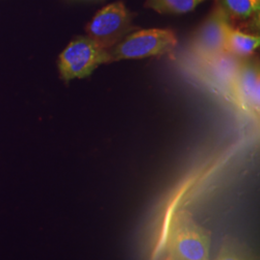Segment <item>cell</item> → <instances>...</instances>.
Masks as SVG:
<instances>
[{
  "label": "cell",
  "mask_w": 260,
  "mask_h": 260,
  "mask_svg": "<svg viewBox=\"0 0 260 260\" xmlns=\"http://www.w3.org/2000/svg\"><path fill=\"white\" fill-rule=\"evenodd\" d=\"M210 247V233L189 211L174 215L168 232V255L177 260H209Z\"/></svg>",
  "instance_id": "1"
},
{
  "label": "cell",
  "mask_w": 260,
  "mask_h": 260,
  "mask_svg": "<svg viewBox=\"0 0 260 260\" xmlns=\"http://www.w3.org/2000/svg\"><path fill=\"white\" fill-rule=\"evenodd\" d=\"M177 46V38L170 29H146L132 32L108 49L111 62L163 55Z\"/></svg>",
  "instance_id": "2"
},
{
  "label": "cell",
  "mask_w": 260,
  "mask_h": 260,
  "mask_svg": "<svg viewBox=\"0 0 260 260\" xmlns=\"http://www.w3.org/2000/svg\"><path fill=\"white\" fill-rule=\"evenodd\" d=\"M108 49L90 37H78L70 43L59 56L58 68L61 78L69 82L85 78L103 64L110 63Z\"/></svg>",
  "instance_id": "3"
},
{
  "label": "cell",
  "mask_w": 260,
  "mask_h": 260,
  "mask_svg": "<svg viewBox=\"0 0 260 260\" xmlns=\"http://www.w3.org/2000/svg\"><path fill=\"white\" fill-rule=\"evenodd\" d=\"M132 16L121 1L111 3L100 10L88 23V37L100 46L109 49L120 43L129 33Z\"/></svg>",
  "instance_id": "4"
},
{
  "label": "cell",
  "mask_w": 260,
  "mask_h": 260,
  "mask_svg": "<svg viewBox=\"0 0 260 260\" xmlns=\"http://www.w3.org/2000/svg\"><path fill=\"white\" fill-rule=\"evenodd\" d=\"M231 24V18L220 6L205 20L196 33L194 50L206 62L224 52L225 38Z\"/></svg>",
  "instance_id": "5"
},
{
  "label": "cell",
  "mask_w": 260,
  "mask_h": 260,
  "mask_svg": "<svg viewBox=\"0 0 260 260\" xmlns=\"http://www.w3.org/2000/svg\"><path fill=\"white\" fill-rule=\"evenodd\" d=\"M259 74V66L256 62L243 60L238 65L231 85L233 94L242 108L257 119L260 111Z\"/></svg>",
  "instance_id": "6"
},
{
  "label": "cell",
  "mask_w": 260,
  "mask_h": 260,
  "mask_svg": "<svg viewBox=\"0 0 260 260\" xmlns=\"http://www.w3.org/2000/svg\"><path fill=\"white\" fill-rule=\"evenodd\" d=\"M259 36L251 35L231 26L224 43V52L238 59H247L259 47Z\"/></svg>",
  "instance_id": "7"
},
{
  "label": "cell",
  "mask_w": 260,
  "mask_h": 260,
  "mask_svg": "<svg viewBox=\"0 0 260 260\" xmlns=\"http://www.w3.org/2000/svg\"><path fill=\"white\" fill-rule=\"evenodd\" d=\"M221 7L230 18L250 19L259 14L260 0H221Z\"/></svg>",
  "instance_id": "8"
},
{
  "label": "cell",
  "mask_w": 260,
  "mask_h": 260,
  "mask_svg": "<svg viewBox=\"0 0 260 260\" xmlns=\"http://www.w3.org/2000/svg\"><path fill=\"white\" fill-rule=\"evenodd\" d=\"M205 0H148L149 8L160 14H186L195 10Z\"/></svg>",
  "instance_id": "9"
},
{
  "label": "cell",
  "mask_w": 260,
  "mask_h": 260,
  "mask_svg": "<svg viewBox=\"0 0 260 260\" xmlns=\"http://www.w3.org/2000/svg\"><path fill=\"white\" fill-rule=\"evenodd\" d=\"M214 260H250L241 248L233 243H224Z\"/></svg>",
  "instance_id": "10"
},
{
  "label": "cell",
  "mask_w": 260,
  "mask_h": 260,
  "mask_svg": "<svg viewBox=\"0 0 260 260\" xmlns=\"http://www.w3.org/2000/svg\"><path fill=\"white\" fill-rule=\"evenodd\" d=\"M163 260H177V259H175V258H173V257H172V256H170V255H168L167 254V256H166V257H165V258H164V259Z\"/></svg>",
  "instance_id": "11"
}]
</instances>
